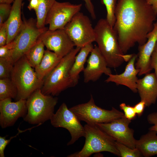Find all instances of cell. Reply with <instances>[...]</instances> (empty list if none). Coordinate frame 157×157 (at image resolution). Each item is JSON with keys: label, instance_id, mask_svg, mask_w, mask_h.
<instances>
[{"label": "cell", "instance_id": "6da1fadb", "mask_svg": "<svg viewBox=\"0 0 157 157\" xmlns=\"http://www.w3.org/2000/svg\"><path fill=\"white\" fill-rule=\"evenodd\" d=\"M113 27L124 54L136 43L144 44L153 28L157 13L147 0H118Z\"/></svg>", "mask_w": 157, "mask_h": 157}, {"label": "cell", "instance_id": "7a4b0ae2", "mask_svg": "<svg viewBox=\"0 0 157 157\" xmlns=\"http://www.w3.org/2000/svg\"><path fill=\"white\" fill-rule=\"evenodd\" d=\"M94 28L95 42L109 67L117 68L124 61L129 60L133 54L126 55L123 53L113 27L106 19H99Z\"/></svg>", "mask_w": 157, "mask_h": 157}, {"label": "cell", "instance_id": "3957f363", "mask_svg": "<svg viewBox=\"0 0 157 157\" xmlns=\"http://www.w3.org/2000/svg\"><path fill=\"white\" fill-rule=\"evenodd\" d=\"M81 48L76 47L63 57L55 68L44 79L41 90L45 95L57 96L68 88L74 86L69 72Z\"/></svg>", "mask_w": 157, "mask_h": 157}, {"label": "cell", "instance_id": "277c9868", "mask_svg": "<svg viewBox=\"0 0 157 157\" xmlns=\"http://www.w3.org/2000/svg\"><path fill=\"white\" fill-rule=\"evenodd\" d=\"M85 130V141L81 150L68 155L69 157H88L93 154L107 151L120 156L116 141L102 130L96 124H86Z\"/></svg>", "mask_w": 157, "mask_h": 157}, {"label": "cell", "instance_id": "5b68a950", "mask_svg": "<svg viewBox=\"0 0 157 157\" xmlns=\"http://www.w3.org/2000/svg\"><path fill=\"white\" fill-rule=\"evenodd\" d=\"M25 55L15 63L10 78L17 91V101L27 99L35 91L41 89L43 80L39 79Z\"/></svg>", "mask_w": 157, "mask_h": 157}, {"label": "cell", "instance_id": "8992f818", "mask_svg": "<svg viewBox=\"0 0 157 157\" xmlns=\"http://www.w3.org/2000/svg\"><path fill=\"white\" fill-rule=\"evenodd\" d=\"M27 99V112L24 120L37 125L51 119L58 101L57 97L43 94L41 89L34 92Z\"/></svg>", "mask_w": 157, "mask_h": 157}, {"label": "cell", "instance_id": "52a82bcc", "mask_svg": "<svg viewBox=\"0 0 157 157\" xmlns=\"http://www.w3.org/2000/svg\"><path fill=\"white\" fill-rule=\"evenodd\" d=\"M69 109L80 121L88 124L108 123L124 116V113L113 107L108 110L97 106L92 94L88 102L75 105Z\"/></svg>", "mask_w": 157, "mask_h": 157}, {"label": "cell", "instance_id": "ba28073f", "mask_svg": "<svg viewBox=\"0 0 157 157\" xmlns=\"http://www.w3.org/2000/svg\"><path fill=\"white\" fill-rule=\"evenodd\" d=\"M48 28H39L36 26V21L32 18L24 19L23 27L19 33L13 41L14 47L11 59L15 64L37 42L42 34Z\"/></svg>", "mask_w": 157, "mask_h": 157}, {"label": "cell", "instance_id": "9c48e42d", "mask_svg": "<svg viewBox=\"0 0 157 157\" xmlns=\"http://www.w3.org/2000/svg\"><path fill=\"white\" fill-rule=\"evenodd\" d=\"M64 30L76 47L81 48L95 41V34L89 17L83 13H76Z\"/></svg>", "mask_w": 157, "mask_h": 157}, {"label": "cell", "instance_id": "30bf717a", "mask_svg": "<svg viewBox=\"0 0 157 157\" xmlns=\"http://www.w3.org/2000/svg\"><path fill=\"white\" fill-rule=\"evenodd\" d=\"M55 127H62L67 129L71 136L68 146L74 144L80 138L84 137L85 130L81 121L75 114L68 109L65 103H63L50 119Z\"/></svg>", "mask_w": 157, "mask_h": 157}, {"label": "cell", "instance_id": "8fae6325", "mask_svg": "<svg viewBox=\"0 0 157 157\" xmlns=\"http://www.w3.org/2000/svg\"><path fill=\"white\" fill-rule=\"evenodd\" d=\"M82 6L81 3L73 4L68 2L56 1L48 13L45 25H49L50 30L64 29L73 17L80 12Z\"/></svg>", "mask_w": 157, "mask_h": 157}, {"label": "cell", "instance_id": "7c38bea8", "mask_svg": "<svg viewBox=\"0 0 157 157\" xmlns=\"http://www.w3.org/2000/svg\"><path fill=\"white\" fill-rule=\"evenodd\" d=\"M131 121L124 116L110 122L96 124L116 141L133 149L136 140L133 136V130L129 126Z\"/></svg>", "mask_w": 157, "mask_h": 157}, {"label": "cell", "instance_id": "4fadbf2b", "mask_svg": "<svg viewBox=\"0 0 157 157\" xmlns=\"http://www.w3.org/2000/svg\"><path fill=\"white\" fill-rule=\"evenodd\" d=\"M47 50L55 53L60 59L69 53L75 46L64 29H48L40 37Z\"/></svg>", "mask_w": 157, "mask_h": 157}, {"label": "cell", "instance_id": "5bb4252c", "mask_svg": "<svg viewBox=\"0 0 157 157\" xmlns=\"http://www.w3.org/2000/svg\"><path fill=\"white\" fill-rule=\"evenodd\" d=\"M27 112L26 100L21 99L16 102L11 99L0 100V125L4 129L14 125L20 117L23 118Z\"/></svg>", "mask_w": 157, "mask_h": 157}, {"label": "cell", "instance_id": "9a60e30c", "mask_svg": "<svg viewBox=\"0 0 157 157\" xmlns=\"http://www.w3.org/2000/svg\"><path fill=\"white\" fill-rule=\"evenodd\" d=\"M87 60L83 72L84 82L87 83L98 80L103 74L108 75L112 72L98 47L95 45Z\"/></svg>", "mask_w": 157, "mask_h": 157}, {"label": "cell", "instance_id": "2e32d148", "mask_svg": "<svg viewBox=\"0 0 157 157\" xmlns=\"http://www.w3.org/2000/svg\"><path fill=\"white\" fill-rule=\"evenodd\" d=\"M147 40L144 44L139 45L138 53L135 67L140 72L139 76L149 73L152 69L151 66V59L154 51L157 40V19L154 24L152 30L147 35Z\"/></svg>", "mask_w": 157, "mask_h": 157}, {"label": "cell", "instance_id": "e0dca14e", "mask_svg": "<svg viewBox=\"0 0 157 157\" xmlns=\"http://www.w3.org/2000/svg\"><path fill=\"white\" fill-rule=\"evenodd\" d=\"M137 57V54H133L122 73L116 74H111L105 81L107 83L113 82L117 85H124L133 92H137V82L138 79L137 75L140 70L136 68L135 63Z\"/></svg>", "mask_w": 157, "mask_h": 157}, {"label": "cell", "instance_id": "ac0fdd59", "mask_svg": "<svg viewBox=\"0 0 157 157\" xmlns=\"http://www.w3.org/2000/svg\"><path fill=\"white\" fill-rule=\"evenodd\" d=\"M137 89L146 107L155 104L157 99V78L155 73L147 74L143 78L138 79Z\"/></svg>", "mask_w": 157, "mask_h": 157}, {"label": "cell", "instance_id": "d6986e66", "mask_svg": "<svg viewBox=\"0 0 157 157\" xmlns=\"http://www.w3.org/2000/svg\"><path fill=\"white\" fill-rule=\"evenodd\" d=\"M23 0H15L10 15L6 21L8 31L6 44L13 41L19 33L23 25L21 16Z\"/></svg>", "mask_w": 157, "mask_h": 157}, {"label": "cell", "instance_id": "ffe728a7", "mask_svg": "<svg viewBox=\"0 0 157 157\" xmlns=\"http://www.w3.org/2000/svg\"><path fill=\"white\" fill-rule=\"evenodd\" d=\"M94 47L92 43H91L81 47L75 56L69 72L70 77L74 86L78 83L79 74L83 71L85 69L84 65L87 62V57Z\"/></svg>", "mask_w": 157, "mask_h": 157}, {"label": "cell", "instance_id": "44dd1931", "mask_svg": "<svg viewBox=\"0 0 157 157\" xmlns=\"http://www.w3.org/2000/svg\"><path fill=\"white\" fill-rule=\"evenodd\" d=\"M157 133L156 131H149L139 140H136L135 148L142 156L149 157L157 154Z\"/></svg>", "mask_w": 157, "mask_h": 157}, {"label": "cell", "instance_id": "7402d4cb", "mask_svg": "<svg viewBox=\"0 0 157 157\" xmlns=\"http://www.w3.org/2000/svg\"><path fill=\"white\" fill-rule=\"evenodd\" d=\"M61 59L54 52L47 49L39 64L35 68L38 78L43 80L58 65Z\"/></svg>", "mask_w": 157, "mask_h": 157}, {"label": "cell", "instance_id": "603a6c76", "mask_svg": "<svg viewBox=\"0 0 157 157\" xmlns=\"http://www.w3.org/2000/svg\"><path fill=\"white\" fill-rule=\"evenodd\" d=\"M44 46L40 38L25 55L33 67L35 68L40 63L44 55Z\"/></svg>", "mask_w": 157, "mask_h": 157}, {"label": "cell", "instance_id": "cb8c5ba5", "mask_svg": "<svg viewBox=\"0 0 157 157\" xmlns=\"http://www.w3.org/2000/svg\"><path fill=\"white\" fill-rule=\"evenodd\" d=\"M55 0H39V4L35 11L36 16V26L42 28L45 27L46 19L49 11Z\"/></svg>", "mask_w": 157, "mask_h": 157}, {"label": "cell", "instance_id": "d4e9b609", "mask_svg": "<svg viewBox=\"0 0 157 157\" xmlns=\"http://www.w3.org/2000/svg\"><path fill=\"white\" fill-rule=\"evenodd\" d=\"M17 88L10 78L0 79V100L16 98Z\"/></svg>", "mask_w": 157, "mask_h": 157}, {"label": "cell", "instance_id": "484cf974", "mask_svg": "<svg viewBox=\"0 0 157 157\" xmlns=\"http://www.w3.org/2000/svg\"><path fill=\"white\" fill-rule=\"evenodd\" d=\"M118 0H100L102 4L105 5L106 10V19L113 27L115 22V11Z\"/></svg>", "mask_w": 157, "mask_h": 157}, {"label": "cell", "instance_id": "4316f807", "mask_svg": "<svg viewBox=\"0 0 157 157\" xmlns=\"http://www.w3.org/2000/svg\"><path fill=\"white\" fill-rule=\"evenodd\" d=\"M14 65L10 58H0V79L10 78Z\"/></svg>", "mask_w": 157, "mask_h": 157}, {"label": "cell", "instance_id": "83f0119b", "mask_svg": "<svg viewBox=\"0 0 157 157\" xmlns=\"http://www.w3.org/2000/svg\"><path fill=\"white\" fill-rule=\"evenodd\" d=\"M116 144L117 149L122 157L142 156L140 152L136 148L131 149L117 141H116Z\"/></svg>", "mask_w": 157, "mask_h": 157}, {"label": "cell", "instance_id": "f1b7e54d", "mask_svg": "<svg viewBox=\"0 0 157 157\" xmlns=\"http://www.w3.org/2000/svg\"><path fill=\"white\" fill-rule=\"evenodd\" d=\"M41 124H38L36 126H33L24 130H21L18 128V132L17 133L15 136L10 138L8 140L6 139V136L5 137L0 136V157H4V150L7 145L9 144L12 139L16 137L19 134L21 133L25 132L27 130H31L33 128L36 127Z\"/></svg>", "mask_w": 157, "mask_h": 157}, {"label": "cell", "instance_id": "f546056e", "mask_svg": "<svg viewBox=\"0 0 157 157\" xmlns=\"http://www.w3.org/2000/svg\"><path fill=\"white\" fill-rule=\"evenodd\" d=\"M11 8L10 4L0 3V26L7 19L10 14Z\"/></svg>", "mask_w": 157, "mask_h": 157}, {"label": "cell", "instance_id": "4dcf8cb0", "mask_svg": "<svg viewBox=\"0 0 157 157\" xmlns=\"http://www.w3.org/2000/svg\"><path fill=\"white\" fill-rule=\"evenodd\" d=\"M119 107L123 111L124 115L126 118L131 120L135 118L136 114L133 106L122 103L120 104Z\"/></svg>", "mask_w": 157, "mask_h": 157}, {"label": "cell", "instance_id": "1f68e13d", "mask_svg": "<svg viewBox=\"0 0 157 157\" xmlns=\"http://www.w3.org/2000/svg\"><path fill=\"white\" fill-rule=\"evenodd\" d=\"M14 47L13 41L5 45L0 47V58H10Z\"/></svg>", "mask_w": 157, "mask_h": 157}, {"label": "cell", "instance_id": "d6a6232c", "mask_svg": "<svg viewBox=\"0 0 157 157\" xmlns=\"http://www.w3.org/2000/svg\"><path fill=\"white\" fill-rule=\"evenodd\" d=\"M8 31L6 21L0 26V47L6 44Z\"/></svg>", "mask_w": 157, "mask_h": 157}, {"label": "cell", "instance_id": "836d02e7", "mask_svg": "<svg viewBox=\"0 0 157 157\" xmlns=\"http://www.w3.org/2000/svg\"><path fill=\"white\" fill-rule=\"evenodd\" d=\"M147 120L149 123L153 124L149 129V131H154L157 132V112H154L147 116Z\"/></svg>", "mask_w": 157, "mask_h": 157}, {"label": "cell", "instance_id": "e575fe53", "mask_svg": "<svg viewBox=\"0 0 157 157\" xmlns=\"http://www.w3.org/2000/svg\"><path fill=\"white\" fill-rule=\"evenodd\" d=\"M85 2L86 8L90 14L92 18L94 19L96 18V15L94 5L92 2V0H83Z\"/></svg>", "mask_w": 157, "mask_h": 157}, {"label": "cell", "instance_id": "d590c367", "mask_svg": "<svg viewBox=\"0 0 157 157\" xmlns=\"http://www.w3.org/2000/svg\"><path fill=\"white\" fill-rule=\"evenodd\" d=\"M145 107V102L141 100L133 106L136 115L138 117H140L142 115Z\"/></svg>", "mask_w": 157, "mask_h": 157}, {"label": "cell", "instance_id": "8d00e7d4", "mask_svg": "<svg viewBox=\"0 0 157 157\" xmlns=\"http://www.w3.org/2000/svg\"><path fill=\"white\" fill-rule=\"evenodd\" d=\"M151 66L155 70L154 73L157 78V52L154 51L151 59Z\"/></svg>", "mask_w": 157, "mask_h": 157}, {"label": "cell", "instance_id": "74e56055", "mask_svg": "<svg viewBox=\"0 0 157 157\" xmlns=\"http://www.w3.org/2000/svg\"><path fill=\"white\" fill-rule=\"evenodd\" d=\"M39 4V0H30L27 7L30 10H33L35 11L37 9Z\"/></svg>", "mask_w": 157, "mask_h": 157}, {"label": "cell", "instance_id": "f35d334b", "mask_svg": "<svg viewBox=\"0 0 157 157\" xmlns=\"http://www.w3.org/2000/svg\"><path fill=\"white\" fill-rule=\"evenodd\" d=\"M147 1L157 13V0H147Z\"/></svg>", "mask_w": 157, "mask_h": 157}, {"label": "cell", "instance_id": "ab89813d", "mask_svg": "<svg viewBox=\"0 0 157 157\" xmlns=\"http://www.w3.org/2000/svg\"><path fill=\"white\" fill-rule=\"evenodd\" d=\"M15 0H0V3H5L10 4Z\"/></svg>", "mask_w": 157, "mask_h": 157}, {"label": "cell", "instance_id": "60d3db41", "mask_svg": "<svg viewBox=\"0 0 157 157\" xmlns=\"http://www.w3.org/2000/svg\"><path fill=\"white\" fill-rule=\"evenodd\" d=\"M154 51L157 52V40L155 44L154 49Z\"/></svg>", "mask_w": 157, "mask_h": 157}]
</instances>
